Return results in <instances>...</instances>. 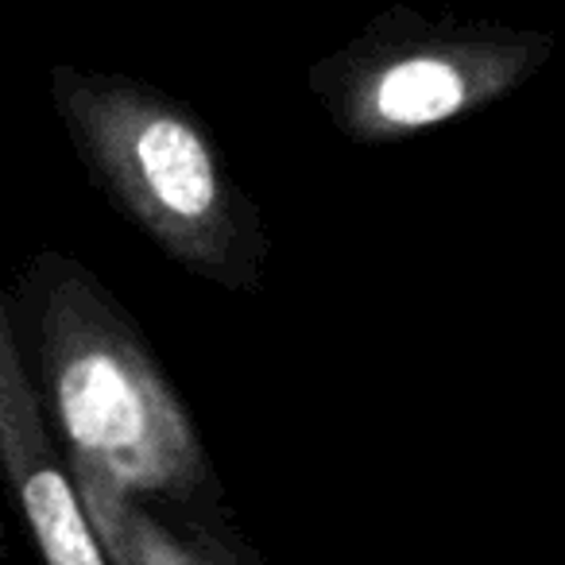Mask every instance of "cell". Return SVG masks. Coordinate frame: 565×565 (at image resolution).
I'll return each mask as SVG.
<instances>
[{
	"label": "cell",
	"mask_w": 565,
	"mask_h": 565,
	"mask_svg": "<svg viewBox=\"0 0 565 565\" xmlns=\"http://www.w3.org/2000/svg\"><path fill=\"white\" fill-rule=\"evenodd\" d=\"M0 477L9 484L43 562L109 565L43 418L4 291H0Z\"/></svg>",
	"instance_id": "3957f363"
},
{
	"label": "cell",
	"mask_w": 565,
	"mask_h": 565,
	"mask_svg": "<svg viewBox=\"0 0 565 565\" xmlns=\"http://www.w3.org/2000/svg\"><path fill=\"white\" fill-rule=\"evenodd\" d=\"M190 546L198 550L202 565H256L252 557H244L241 550L228 546L225 534H221L217 526H194V534H190Z\"/></svg>",
	"instance_id": "8992f818"
},
{
	"label": "cell",
	"mask_w": 565,
	"mask_h": 565,
	"mask_svg": "<svg viewBox=\"0 0 565 565\" xmlns=\"http://www.w3.org/2000/svg\"><path fill=\"white\" fill-rule=\"evenodd\" d=\"M0 565H9V526H4V511H0Z\"/></svg>",
	"instance_id": "52a82bcc"
},
{
	"label": "cell",
	"mask_w": 565,
	"mask_h": 565,
	"mask_svg": "<svg viewBox=\"0 0 565 565\" xmlns=\"http://www.w3.org/2000/svg\"><path fill=\"white\" fill-rule=\"evenodd\" d=\"M66 105L97 186L128 225L221 291L256 295L264 287V221L194 120L102 89H82Z\"/></svg>",
	"instance_id": "7a4b0ae2"
},
{
	"label": "cell",
	"mask_w": 565,
	"mask_h": 565,
	"mask_svg": "<svg viewBox=\"0 0 565 565\" xmlns=\"http://www.w3.org/2000/svg\"><path fill=\"white\" fill-rule=\"evenodd\" d=\"M480 94H484V82L454 58H399L364 82L353 109V125L372 140L407 136L457 117L472 102H480Z\"/></svg>",
	"instance_id": "277c9868"
},
{
	"label": "cell",
	"mask_w": 565,
	"mask_h": 565,
	"mask_svg": "<svg viewBox=\"0 0 565 565\" xmlns=\"http://www.w3.org/2000/svg\"><path fill=\"white\" fill-rule=\"evenodd\" d=\"M12 326L86 519L167 500L213 526L221 488L194 415L102 282L78 259L43 252L24 271Z\"/></svg>",
	"instance_id": "6da1fadb"
},
{
	"label": "cell",
	"mask_w": 565,
	"mask_h": 565,
	"mask_svg": "<svg viewBox=\"0 0 565 565\" xmlns=\"http://www.w3.org/2000/svg\"><path fill=\"white\" fill-rule=\"evenodd\" d=\"M109 565H202L186 539L159 523L143 503H117L89 515Z\"/></svg>",
	"instance_id": "5b68a950"
}]
</instances>
